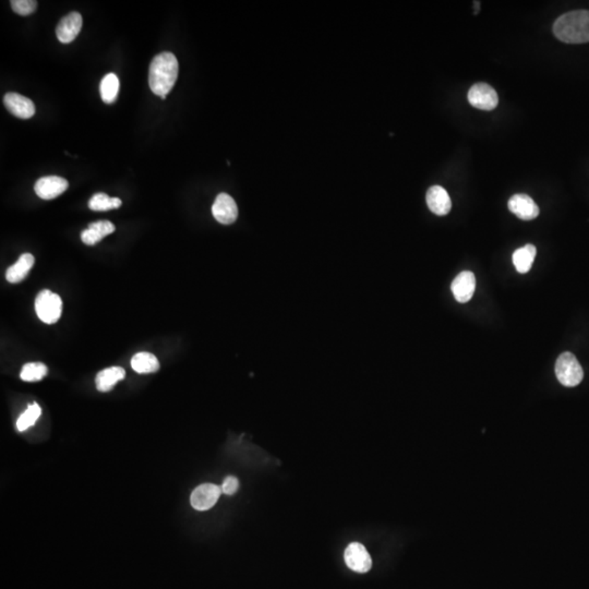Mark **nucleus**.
<instances>
[{
  "label": "nucleus",
  "instance_id": "nucleus-1",
  "mask_svg": "<svg viewBox=\"0 0 589 589\" xmlns=\"http://www.w3.org/2000/svg\"><path fill=\"white\" fill-rule=\"evenodd\" d=\"M179 64L176 56L169 51H164L153 58L149 71V86L153 93L166 99L178 78Z\"/></svg>",
  "mask_w": 589,
  "mask_h": 589
},
{
  "label": "nucleus",
  "instance_id": "nucleus-2",
  "mask_svg": "<svg viewBox=\"0 0 589 589\" xmlns=\"http://www.w3.org/2000/svg\"><path fill=\"white\" fill-rule=\"evenodd\" d=\"M555 38L568 44L589 42V11H571L557 18L553 25Z\"/></svg>",
  "mask_w": 589,
  "mask_h": 589
},
{
  "label": "nucleus",
  "instance_id": "nucleus-3",
  "mask_svg": "<svg viewBox=\"0 0 589 589\" xmlns=\"http://www.w3.org/2000/svg\"><path fill=\"white\" fill-rule=\"evenodd\" d=\"M555 375L562 386L573 388L581 382L584 371L573 353H563L555 362Z\"/></svg>",
  "mask_w": 589,
  "mask_h": 589
},
{
  "label": "nucleus",
  "instance_id": "nucleus-4",
  "mask_svg": "<svg viewBox=\"0 0 589 589\" xmlns=\"http://www.w3.org/2000/svg\"><path fill=\"white\" fill-rule=\"evenodd\" d=\"M35 310L40 320L44 323H56L62 316V298L51 290H42L38 292V297L35 299Z\"/></svg>",
  "mask_w": 589,
  "mask_h": 589
},
{
  "label": "nucleus",
  "instance_id": "nucleus-5",
  "mask_svg": "<svg viewBox=\"0 0 589 589\" xmlns=\"http://www.w3.org/2000/svg\"><path fill=\"white\" fill-rule=\"evenodd\" d=\"M468 102L478 110H492L498 106V94L492 86L480 82L474 84L469 90Z\"/></svg>",
  "mask_w": 589,
  "mask_h": 589
},
{
  "label": "nucleus",
  "instance_id": "nucleus-6",
  "mask_svg": "<svg viewBox=\"0 0 589 589\" xmlns=\"http://www.w3.org/2000/svg\"><path fill=\"white\" fill-rule=\"evenodd\" d=\"M345 563L351 570L357 573H367L373 568V559L364 544L351 542L347 546L344 553Z\"/></svg>",
  "mask_w": 589,
  "mask_h": 589
},
{
  "label": "nucleus",
  "instance_id": "nucleus-7",
  "mask_svg": "<svg viewBox=\"0 0 589 589\" xmlns=\"http://www.w3.org/2000/svg\"><path fill=\"white\" fill-rule=\"evenodd\" d=\"M222 493V488L218 486L203 484L193 490L190 497L191 505L198 511H206L216 504Z\"/></svg>",
  "mask_w": 589,
  "mask_h": 589
},
{
  "label": "nucleus",
  "instance_id": "nucleus-8",
  "mask_svg": "<svg viewBox=\"0 0 589 589\" xmlns=\"http://www.w3.org/2000/svg\"><path fill=\"white\" fill-rule=\"evenodd\" d=\"M215 220L224 225H231L238 217V208L235 200L227 193H220L212 206Z\"/></svg>",
  "mask_w": 589,
  "mask_h": 589
},
{
  "label": "nucleus",
  "instance_id": "nucleus-9",
  "mask_svg": "<svg viewBox=\"0 0 589 589\" xmlns=\"http://www.w3.org/2000/svg\"><path fill=\"white\" fill-rule=\"evenodd\" d=\"M67 180L62 177L47 176L42 177L34 186L35 193L43 200H53L67 190Z\"/></svg>",
  "mask_w": 589,
  "mask_h": 589
},
{
  "label": "nucleus",
  "instance_id": "nucleus-10",
  "mask_svg": "<svg viewBox=\"0 0 589 589\" xmlns=\"http://www.w3.org/2000/svg\"><path fill=\"white\" fill-rule=\"evenodd\" d=\"M84 25V20L79 12H70L64 16L56 27V35L59 42L69 44L75 40Z\"/></svg>",
  "mask_w": 589,
  "mask_h": 589
},
{
  "label": "nucleus",
  "instance_id": "nucleus-11",
  "mask_svg": "<svg viewBox=\"0 0 589 589\" xmlns=\"http://www.w3.org/2000/svg\"><path fill=\"white\" fill-rule=\"evenodd\" d=\"M454 297L458 303H468L476 290V277L471 271H464L456 276L451 285Z\"/></svg>",
  "mask_w": 589,
  "mask_h": 589
},
{
  "label": "nucleus",
  "instance_id": "nucleus-12",
  "mask_svg": "<svg viewBox=\"0 0 589 589\" xmlns=\"http://www.w3.org/2000/svg\"><path fill=\"white\" fill-rule=\"evenodd\" d=\"M509 210L523 221H531L539 215V208L527 195H514L509 200Z\"/></svg>",
  "mask_w": 589,
  "mask_h": 589
},
{
  "label": "nucleus",
  "instance_id": "nucleus-13",
  "mask_svg": "<svg viewBox=\"0 0 589 589\" xmlns=\"http://www.w3.org/2000/svg\"><path fill=\"white\" fill-rule=\"evenodd\" d=\"M3 104L7 110L16 117L29 119L35 114V105L31 99L21 94L7 93L3 97Z\"/></svg>",
  "mask_w": 589,
  "mask_h": 589
},
{
  "label": "nucleus",
  "instance_id": "nucleus-14",
  "mask_svg": "<svg viewBox=\"0 0 589 589\" xmlns=\"http://www.w3.org/2000/svg\"><path fill=\"white\" fill-rule=\"evenodd\" d=\"M427 204L432 213L439 216L449 214L452 208L450 196L441 186H432L427 192Z\"/></svg>",
  "mask_w": 589,
  "mask_h": 589
},
{
  "label": "nucleus",
  "instance_id": "nucleus-15",
  "mask_svg": "<svg viewBox=\"0 0 589 589\" xmlns=\"http://www.w3.org/2000/svg\"><path fill=\"white\" fill-rule=\"evenodd\" d=\"M115 226L110 221H99V222L91 223L88 229L81 233V239L84 244L88 246H94L97 242L105 238L106 236L110 235L115 231Z\"/></svg>",
  "mask_w": 589,
  "mask_h": 589
},
{
  "label": "nucleus",
  "instance_id": "nucleus-16",
  "mask_svg": "<svg viewBox=\"0 0 589 589\" xmlns=\"http://www.w3.org/2000/svg\"><path fill=\"white\" fill-rule=\"evenodd\" d=\"M34 257L31 253H23L14 265L5 272V279L9 283L16 284L27 277L31 268L34 265Z\"/></svg>",
  "mask_w": 589,
  "mask_h": 589
},
{
  "label": "nucleus",
  "instance_id": "nucleus-17",
  "mask_svg": "<svg viewBox=\"0 0 589 589\" xmlns=\"http://www.w3.org/2000/svg\"><path fill=\"white\" fill-rule=\"evenodd\" d=\"M126 377V371L121 367H110L97 373L95 384L99 392H110L119 381Z\"/></svg>",
  "mask_w": 589,
  "mask_h": 589
},
{
  "label": "nucleus",
  "instance_id": "nucleus-18",
  "mask_svg": "<svg viewBox=\"0 0 589 589\" xmlns=\"http://www.w3.org/2000/svg\"><path fill=\"white\" fill-rule=\"evenodd\" d=\"M536 253H537L536 247L530 244L522 247L513 253L512 260L518 273L525 274L529 272L535 260Z\"/></svg>",
  "mask_w": 589,
  "mask_h": 589
},
{
  "label": "nucleus",
  "instance_id": "nucleus-19",
  "mask_svg": "<svg viewBox=\"0 0 589 589\" xmlns=\"http://www.w3.org/2000/svg\"><path fill=\"white\" fill-rule=\"evenodd\" d=\"M131 367L140 375L155 373L160 370V362L153 353H138L132 357Z\"/></svg>",
  "mask_w": 589,
  "mask_h": 589
},
{
  "label": "nucleus",
  "instance_id": "nucleus-20",
  "mask_svg": "<svg viewBox=\"0 0 589 589\" xmlns=\"http://www.w3.org/2000/svg\"><path fill=\"white\" fill-rule=\"evenodd\" d=\"M119 88H121V84H119V79L115 73H108V75H105L101 81V86H99L103 102L106 103V104H112V103L115 102L118 93H119Z\"/></svg>",
  "mask_w": 589,
  "mask_h": 589
},
{
  "label": "nucleus",
  "instance_id": "nucleus-21",
  "mask_svg": "<svg viewBox=\"0 0 589 589\" xmlns=\"http://www.w3.org/2000/svg\"><path fill=\"white\" fill-rule=\"evenodd\" d=\"M121 203H123V202H121V199L110 198L108 195L99 192L95 193V195L90 199V201H88V208H90L92 211L105 212L110 211V210L119 209L121 206Z\"/></svg>",
  "mask_w": 589,
  "mask_h": 589
},
{
  "label": "nucleus",
  "instance_id": "nucleus-22",
  "mask_svg": "<svg viewBox=\"0 0 589 589\" xmlns=\"http://www.w3.org/2000/svg\"><path fill=\"white\" fill-rule=\"evenodd\" d=\"M47 373H49V369L43 362H29L22 368L20 377L25 382H36L42 380Z\"/></svg>",
  "mask_w": 589,
  "mask_h": 589
},
{
  "label": "nucleus",
  "instance_id": "nucleus-23",
  "mask_svg": "<svg viewBox=\"0 0 589 589\" xmlns=\"http://www.w3.org/2000/svg\"><path fill=\"white\" fill-rule=\"evenodd\" d=\"M40 414H42V408H40V405L36 404V403L29 405V408L16 421V429L22 432L25 431L29 427L34 426V423L38 421Z\"/></svg>",
  "mask_w": 589,
  "mask_h": 589
},
{
  "label": "nucleus",
  "instance_id": "nucleus-24",
  "mask_svg": "<svg viewBox=\"0 0 589 589\" xmlns=\"http://www.w3.org/2000/svg\"><path fill=\"white\" fill-rule=\"evenodd\" d=\"M38 7V1L35 0H12L11 8L14 9L16 14L20 16H29L32 14Z\"/></svg>",
  "mask_w": 589,
  "mask_h": 589
},
{
  "label": "nucleus",
  "instance_id": "nucleus-25",
  "mask_svg": "<svg viewBox=\"0 0 589 589\" xmlns=\"http://www.w3.org/2000/svg\"><path fill=\"white\" fill-rule=\"evenodd\" d=\"M222 492L226 496H233L239 489V481L236 477L229 476L224 480L222 485Z\"/></svg>",
  "mask_w": 589,
  "mask_h": 589
}]
</instances>
